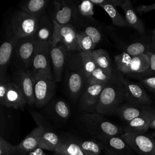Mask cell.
Segmentation results:
<instances>
[{
  "mask_svg": "<svg viewBox=\"0 0 155 155\" xmlns=\"http://www.w3.org/2000/svg\"><path fill=\"white\" fill-rule=\"evenodd\" d=\"M155 118V109L153 108L148 112L133 119L124 128V132L145 133L150 128L151 122Z\"/></svg>",
  "mask_w": 155,
  "mask_h": 155,
  "instance_id": "21",
  "label": "cell"
},
{
  "mask_svg": "<svg viewBox=\"0 0 155 155\" xmlns=\"http://www.w3.org/2000/svg\"><path fill=\"white\" fill-rule=\"evenodd\" d=\"M148 45L150 48L149 51L155 53V30H154L151 34Z\"/></svg>",
  "mask_w": 155,
  "mask_h": 155,
  "instance_id": "42",
  "label": "cell"
},
{
  "mask_svg": "<svg viewBox=\"0 0 155 155\" xmlns=\"http://www.w3.org/2000/svg\"><path fill=\"white\" fill-rule=\"evenodd\" d=\"M60 141L59 136L55 133L47 130L42 134L38 148L54 152Z\"/></svg>",
  "mask_w": 155,
  "mask_h": 155,
  "instance_id": "27",
  "label": "cell"
},
{
  "mask_svg": "<svg viewBox=\"0 0 155 155\" xmlns=\"http://www.w3.org/2000/svg\"><path fill=\"white\" fill-rule=\"evenodd\" d=\"M46 0H30L21 7L22 10L31 15L41 16L45 14L44 11L47 6Z\"/></svg>",
  "mask_w": 155,
  "mask_h": 155,
  "instance_id": "28",
  "label": "cell"
},
{
  "mask_svg": "<svg viewBox=\"0 0 155 155\" xmlns=\"http://www.w3.org/2000/svg\"><path fill=\"white\" fill-rule=\"evenodd\" d=\"M151 136H152L153 137H155V131L153 132V133L151 134Z\"/></svg>",
  "mask_w": 155,
  "mask_h": 155,
  "instance_id": "46",
  "label": "cell"
},
{
  "mask_svg": "<svg viewBox=\"0 0 155 155\" xmlns=\"http://www.w3.org/2000/svg\"><path fill=\"white\" fill-rule=\"evenodd\" d=\"M147 54L150 61V71L152 76H155V53L148 51Z\"/></svg>",
  "mask_w": 155,
  "mask_h": 155,
  "instance_id": "41",
  "label": "cell"
},
{
  "mask_svg": "<svg viewBox=\"0 0 155 155\" xmlns=\"http://www.w3.org/2000/svg\"><path fill=\"white\" fill-rule=\"evenodd\" d=\"M54 10L51 15L52 19L60 25L71 24L77 13L78 7L72 2L54 1Z\"/></svg>",
  "mask_w": 155,
  "mask_h": 155,
  "instance_id": "15",
  "label": "cell"
},
{
  "mask_svg": "<svg viewBox=\"0 0 155 155\" xmlns=\"http://www.w3.org/2000/svg\"><path fill=\"white\" fill-rule=\"evenodd\" d=\"M92 53L97 67L103 69L112 68L111 58L105 50L99 48L93 50Z\"/></svg>",
  "mask_w": 155,
  "mask_h": 155,
  "instance_id": "30",
  "label": "cell"
},
{
  "mask_svg": "<svg viewBox=\"0 0 155 155\" xmlns=\"http://www.w3.org/2000/svg\"><path fill=\"white\" fill-rule=\"evenodd\" d=\"M117 74V78L124 86L126 102L145 105H150L152 103L150 97L140 84L129 81L118 70Z\"/></svg>",
  "mask_w": 155,
  "mask_h": 155,
  "instance_id": "11",
  "label": "cell"
},
{
  "mask_svg": "<svg viewBox=\"0 0 155 155\" xmlns=\"http://www.w3.org/2000/svg\"><path fill=\"white\" fill-rule=\"evenodd\" d=\"M28 155H48L45 153L42 149L40 148H37L35 150L28 153Z\"/></svg>",
  "mask_w": 155,
  "mask_h": 155,
  "instance_id": "43",
  "label": "cell"
},
{
  "mask_svg": "<svg viewBox=\"0 0 155 155\" xmlns=\"http://www.w3.org/2000/svg\"><path fill=\"white\" fill-rule=\"evenodd\" d=\"M46 130L41 127L34 128L18 145V148L19 151L28 153L38 148L40 139Z\"/></svg>",
  "mask_w": 155,
  "mask_h": 155,
  "instance_id": "23",
  "label": "cell"
},
{
  "mask_svg": "<svg viewBox=\"0 0 155 155\" xmlns=\"http://www.w3.org/2000/svg\"><path fill=\"white\" fill-rule=\"evenodd\" d=\"M79 53L82 58L85 76L87 79H88L97 66L96 64L92 51H79Z\"/></svg>",
  "mask_w": 155,
  "mask_h": 155,
  "instance_id": "31",
  "label": "cell"
},
{
  "mask_svg": "<svg viewBox=\"0 0 155 155\" xmlns=\"http://www.w3.org/2000/svg\"><path fill=\"white\" fill-rule=\"evenodd\" d=\"M150 51L148 44L142 42H134L129 45L125 48V52L131 56H138L147 54Z\"/></svg>",
  "mask_w": 155,
  "mask_h": 155,
  "instance_id": "34",
  "label": "cell"
},
{
  "mask_svg": "<svg viewBox=\"0 0 155 155\" xmlns=\"http://www.w3.org/2000/svg\"><path fill=\"white\" fill-rule=\"evenodd\" d=\"M125 102L124 85L117 78L102 90L96 112L101 114H115L116 110Z\"/></svg>",
  "mask_w": 155,
  "mask_h": 155,
  "instance_id": "3",
  "label": "cell"
},
{
  "mask_svg": "<svg viewBox=\"0 0 155 155\" xmlns=\"http://www.w3.org/2000/svg\"><path fill=\"white\" fill-rule=\"evenodd\" d=\"M54 24L51 16L44 14L40 16L38 27L33 36L35 40L39 43L51 42L53 39Z\"/></svg>",
  "mask_w": 155,
  "mask_h": 155,
  "instance_id": "17",
  "label": "cell"
},
{
  "mask_svg": "<svg viewBox=\"0 0 155 155\" xmlns=\"http://www.w3.org/2000/svg\"><path fill=\"white\" fill-rule=\"evenodd\" d=\"M54 153L56 155H85L78 142L61 140Z\"/></svg>",
  "mask_w": 155,
  "mask_h": 155,
  "instance_id": "26",
  "label": "cell"
},
{
  "mask_svg": "<svg viewBox=\"0 0 155 155\" xmlns=\"http://www.w3.org/2000/svg\"><path fill=\"white\" fill-rule=\"evenodd\" d=\"M91 2L96 5H97L102 7L105 12L110 17L112 22L114 25L118 27H130L127 23L125 18H124L117 11L116 7L110 4L104 3L103 0H91Z\"/></svg>",
  "mask_w": 155,
  "mask_h": 155,
  "instance_id": "25",
  "label": "cell"
},
{
  "mask_svg": "<svg viewBox=\"0 0 155 155\" xmlns=\"http://www.w3.org/2000/svg\"><path fill=\"white\" fill-rule=\"evenodd\" d=\"M84 31L91 38L95 45L98 44L101 40L102 35L99 30L93 25L86 27Z\"/></svg>",
  "mask_w": 155,
  "mask_h": 155,
  "instance_id": "37",
  "label": "cell"
},
{
  "mask_svg": "<svg viewBox=\"0 0 155 155\" xmlns=\"http://www.w3.org/2000/svg\"><path fill=\"white\" fill-rule=\"evenodd\" d=\"M138 155H155V140L145 133L124 132L120 136Z\"/></svg>",
  "mask_w": 155,
  "mask_h": 155,
  "instance_id": "9",
  "label": "cell"
},
{
  "mask_svg": "<svg viewBox=\"0 0 155 155\" xmlns=\"http://www.w3.org/2000/svg\"><path fill=\"white\" fill-rule=\"evenodd\" d=\"M85 155H101L103 148L101 143L95 139H86L78 142Z\"/></svg>",
  "mask_w": 155,
  "mask_h": 155,
  "instance_id": "29",
  "label": "cell"
},
{
  "mask_svg": "<svg viewBox=\"0 0 155 155\" xmlns=\"http://www.w3.org/2000/svg\"><path fill=\"white\" fill-rule=\"evenodd\" d=\"M107 155H128L132 150L119 136H105L96 138Z\"/></svg>",
  "mask_w": 155,
  "mask_h": 155,
  "instance_id": "16",
  "label": "cell"
},
{
  "mask_svg": "<svg viewBox=\"0 0 155 155\" xmlns=\"http://www.w3.org/2000/svg\"><path fill=\"white\" fill-rule=\"evenodd\" d=\"M69 51L62 44L53 45L51 43L50 58L54 80L56 82L62 81V74L65 67Z\"/></svg>",
  "mask_w": 155,
  "mask_h": 155,
  "instance_id": "14",
  "label": "cell"
},
{
  "mask_svg": "<svg viewBox=\"0 0 155 155\" xmlns=\"http://www.w3.org/2000/svg\"><path fill=\"white\" fill-rule=\"evenodd\" d=\"M40 16L19 10L15 12L10 21L11 33L18 38L33 36L38 27Z\"/></svg>",
  "mask_w": 155,
  "mask_h": 155,
  "instance_id": "6",
  "label": "cell"
},
{
  "mask_svg": "<svg viewBox=\"0 0 155 155\" xmlns=\"http://www.w3.org/2000/svg\"><path fill=\"white\" fill-rule=\"evenodd\" d=\"M18 39V38L11 33L0 47V78L7 75V69L10 61L13 59L15 46Z\"/></svg>",
  "mask_w": 155,
  "mask_h": 155,
  "instance_id": "18",
  "label": "cell"
},
{
  "mask_svg": "<svg viewBox=\"0 0 155 155\" xmlns=\"http://www.w3.org/2000/svg\"><path fill=\"white\" fill-rule=\"evenodd\" d=\"M70 53L65 67L66 86L68 95L73 100L75 101L81 97L87 85V79L79 52Z\"/></svg>",
  "mask_w": 155,
  "mask_h": 155,
  "instance_id": "1",
  "label": "cell"
},
{
  "mask_svg": "<svg viewBox=\"0 0 155 155\" xmlns=\"http://www.w3.org/2000/svg\"><path fill=\"white\" fill-rule=\"evenodd\" d=\"M125 16V19L129 26L133 28L140 35L145 34V27L143 22L135 12L133 5L130 0H124L120 6Z\"/></svg>",
  "mask_w": 155,
  "mask_h": 155,
  "instance_id": "22",
  "label": "cell"
},
{
  "mask_svg": "<svg viewBox=\"0 0 155 155\" xmlns=\"http://www.w3.org/2000/svg\"><path fill=\"white\" fill-rule=\"evenodd\" d=\"M82 128L94 138L105 136H119L122 129L110 122L101 114L84 113L79 117Z\"/></svg>",
  "mask_w": 155,
  "mask_h": 155,
  "instance_id": "4",
  "label": "cell"
},
{
  "mask_svg": "<svg viewBox=\"0 0 155 155\" xmlns=\"http://www.w3.org/2000/svg\"><path fill=\"white\" fill-rule=\"evenodd\" d=\"M152 108L153 107L150 105L125 102L116 110L115 114H117L124 122L127 124Z\"/></svg>",
  "mask_w": 155,
  "mask_h": 155,
  "instance_id": "19",
  "label": "cell"
},
{
  "mask_svg": "<svg viewBox=\"0 0 155 155\" xmlns=\"http://www.w3.org/2000/svg\"><path fill=\"white\" fill-rule=\"evenodd\" d=\"M50 47L51 42H38L31 68L34 81L39 78L54 80L50 58Z\"/></svg>",
  "mask_w": 155,
  "mask_h": 155,
  "instance_id": "5",
  "label": "cell"
},
{
  "mask_svg": "<svg viewBox=\"0 0 155 155\" xmlns=\"http://www.w3.org/2000/svg\"><path fill=\"white\" fill-rule=\"evenodd\" d=\"M136 10L140 13H147V12L155 10V2L150 5L140 4L136 7Z\"/></svg>",
  "mask_w": 155,
  "mask_h": 155,
  "instance_id": "40",
  "label": "cell"
},
{
  "mask_svg": "<svg viewBox=\"0 0 155 155\" xmlns=\"http://www.w3.org/2000/svg\"><path fill=\"white\" fill-rule=\"evenodd\" d=\"M110 82L87 85L80 97V109L85 113H95L101 93L104 88Z\"/></svg>",
  "mask_w": 155,
  "mask_h": 155,
  "instance_id": "13",
  "label": "cell"
},
{
  "mask_svg": "<svg viewBox=\"0 0 155 155\" xmlns=\"http://www.w3.org/2000/svg\"><path fill=\"white\" fill-rule=\"evenodd\" d=\"M30 114L33 118V119L35 120L36 123L38 125V127H43L46 131L47 130H50V127L48 124L44 120V119L42 117V116L34 111L30 112Z\"/></svg>",
  "mask_w": 155,
  "mask_h": 155,
  "instance_id": "38",
  "label": "cell"
},
{
  "mask_svg": "<svg viewBox=\"0 0 155 155\" xmlns=\"http://www.w3.org/2000/svg\"><path fill=\"white\" fill-rule=\"evenodd\" d=\"M54 32L51 44L56 45L58 43L64 45L69 52H79L81 49L78 44V32L72 24L60 25L53 20Z\"/></svg>",
  "mask_w": 155,
  "mask_h": 155,
  "instance_id": "8",
  "label": "cell"
},
{
  "mask_svg": "<svg viewBox=\"0 0 155 155\" xmlns=\"http://www.w3.org/2000/svg\"><path fill=\"white\" fill-rule=\"evenodd\" d=\"M52 113L59 119H67L70 114L69 105L63 100L56 101L51 107Z\"/></svg>",
  "mask_w": 155,
  "mask_h": 155,
  "instance_id": "32",
  "label": "cell"
},
{
  "mask_svg": "<svg viewBox=\"0 0 155 155\" xmlns=\"http://www.w3.org/2000/svg\"><path fill=\"white\" fill-rule=\"evenodd\" d=\"M150 128L155 130V118L151 122L150 125Z\"/></svg>",
  "mask_w": 155,
  "mask_h": 155,
  "instance_id": "44",
  "label": "cell"
},
{
  "mask_svg": "<svg viewBox=\"0 0 155 155\" xmlns=\"http://www.w3.org/2000/svg\"><path fill=\"white\" fill-rule=\"evenodd\" d=\"M12 155H28V153H26L24 151H19V152H18L13 154H12Z\"/></svg>",
  "mask_w": 155,
  "mask_h": 155,
  "instance_id": "45",
  "label": "cell"
},
{
  "mask_svg": "<svg viewBox=\"0 0 155 155\" xmlns=\"http://www.w3.org/2000/svg\"><path fill=\"white\" fill-rule=\"evenodd\" d=\"M79 13L85 18H90L94 15V4L91 0L81 1L78 5Z\"/></svg>",
  "mask_w": 155,
  "mask_h": 155,
  "instance_id": "35",
  "label": "cell"
},
{
  "mask_svg": "<svg viewBox=\"0 0 155 155\" xmlns=\"http://www.w3.org/2000/svg\"><path fill=\"white\" fill-rule=\"evenodd\" d=\"M27 101L18 87L12 80L10 81L8 89L1 105L15 109H23Z\"/></svg>",
  "mask_w": 155,
  "mask_h": 155,
  "instance_id": "20",
  "label": "cell"
},
{
  "mask_svg": "<svg viewBox=\"0 0 155 155\" xmlns=\"http://www.w3.org/2000/svg\"><path fill=\"white\" fill-rule=\"evenodd\" d=\"M116 69L123 75L140 79L152 76L150 61L147 54L131 56L125 51L114 56Z\"/></svg>",
  "mask_w": 155,
  "mask_h": 155,
  "instance_id": "2",
  "label": "cell"
},
{
  "mask_svg": "<svg viewBox=\"0 0 155 155\" xmlns=\"http://www.w3.org/2000/svg\"><path fill=\"white\" fill-rule=\"evenodd\" d=\"M154 93H155V92H154Z\"/></svg>",
  "mask_w": 155,
  "mask_h": 155,
  "instance_id": "47",
  "label": "cell"
},
{
  "mask_svg": "<svg viewBox=\"0 0 155 155\" xmlns=\"http://www.w3.org/2000/svg\"><path fill=\"white\" fill-rule=\"evenodd\" d=\"M37 44L33 36L19 38L13 56L14 65L31 70Z\"/></svg>",
  "mask_w": 155,
  "mask_h": 155,
  "instance_id": "7",
  "label": "cell"
},
{
  "mask_svg": "<svg viewBox=\"0 0 155 155\" xmlns=\"http://www.w3.org/2000/svg\"><path fill=\"white\" fill-rule=\"evenodd\" d=\"M12 81L18 87L24 96L27 104L29 105H34L35 82L31 70L15 65L12 73Z\"/></svg>",
  "mask_w": 155,
  "mask_h": 155,
  "instance_id": "10",
  "label": "cell"
},
{
  "mask_svg": "<svg viewBox=\"0 0 155 155\" xmlns=\"http://www.w3.org/2000/svg\"><path fill=\"white\" fill-rule=\"evenodd\" d=\"M78 39L81 51H88L94 50L96 45L93 42L91 38L84 31L78 32Z\"/></svg>",
  "mask_w": 155,
  "mask_h": 155,
  "instance_id": "33",
  "label": "cell"
},
{
  "mask_svg": "<svg viewBox=\"0 0 155 155\" xmlns=\"http://www.w3.org/2000/svg\"><path fill=\"white\" fill-rule=\"evenodd\" d=\"M35 105L40 108L47 104L53 97L56 82L45 78H39L34 81Z\"/></svg>",
  "mask_w": 155,
  "mask_h": 155,
  "instance_id": "12",
  "label": "cell"
},
{
  "mask_svg": "<svg viewBox=\"0 0 155 155\" xmlns=\"http://www.w3.org/2000/svg\"><path fill=\"white\" fill-rule=\"evenodd\" d=\"M19 152L17 145L8 143L2 136H0V155H12Z\"/></svg>",
  "mask_w": 155,
  "mask_h": 155,
  "instance_id": "36",
  "label": "cell"
},
{
  "mask_svg": "<svg viewBox=\"0 0 155 155\" xmlns=\"http://www.w3.org/2000/svg\"><path fill=\"white\" fill-rule=\"evenodd\" d=\"M117 70H113V68L103 69L97 67L87 79V85H91L110 82L117 78Z\"/></svg>",
  "mask_w": 155,
  "mask_h": 155,
  "instance_id": "24",
  "label": "cell"
},
{
  "mask_svg": "<svg viewBox=\"0 0 155 155\" xmlns=\"http://www.w3.org/2000/svg\"><path fill=\"white\" fill-rule=\"evenodd\" d=\"M140 82L150 90L155 92V76L143 78L140 79Z\"/></svg>",
  "mask_w": 155,
  "mask_h": 155,
  "instance_id": "39",
  "label": "cell"
}]
</instances>
